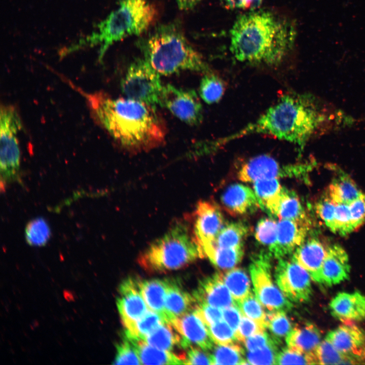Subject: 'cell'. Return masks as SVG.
Segmentation results:
<instances>
[{"label":"cell","instance_id":"obj_1","mask_svg":"<svg viewBox=\"0 0 365 365\" xmlns=\"http://www.w3.org/2000/svg\"><path fill=\"white\" fill-rule=\"evenodd\" d=\"M332 118L334 117L313 95L287 93L254 121L211 143L215 149L246 135L265 134L294 144L301 153L315 134L332 122Z\"/></svg>","mask_w":365,"mask_h":365},{"label":"cell","instance_id":"obj_2","mask_svg":"<svg viewBox=\"0 0 365 365\" xmlns=\"http://www.w3.org/2000/svg\"><path fill=\"white\" fill-rule=\"evenodd\" d=\"M83 93L98 123L126 151L147 152L164 142L166 129L156 106L102 92Z\"/></svg>","mask_w":365,"mask_h":365},{"label":"cell","instance_id":"obj_3","mask_svg":"<svg viewBox=\"0 0 365 365\" xmlns=\"http://www.w3.org/2000/svg\"><path fill=\"white\" fill-rule=\"evenodd\" d=\"M297 33L289 19L269 10L250 11L235 21L230 49L240 62L276 66L293 49Z\"/></svg>","mask_w":365,"mask_h":365},{"label":"cell","instance_id":"obj_4","mask_svg":"<svg viewBox=\"0 0 365 365\" xmlns=\"http://www.w3.org/2000/svg\"><path fill=\"white\" fill-rule=\"evenodd\" d=\"M136 45L143 58L160 75L168 76L184 70L203 74L211 71L177 22L158 25Z\"/></svg>","mask_w":365,"mask_h":365},{"label":"cell","instance_id":"obj_5","mask_svg":"<svg viewBox=\"0 0 365 365\" xmlns=\"http://www.w3.org/2000/svg\"><path fill=\"white\" fill-rule=\"evenodd\" d=\"M156 16L154 6L147 0H119L118 7L97 25L98 31L69 48L71 52L88 45H100L101 61L108 48L115 42L146 31Z\"/></svg>","mask_w":365,"mask_h":365},{"label":"cell","instance_id":"obj_6","mask_svg":"<svg viewBox=\"0 0 365 365\" xmlns=\"http://www.w3.org/2000/svg\"><path fill=\"white\" fill-rule=\"evenodd\" d=\"M202 258L188 223L178 222L154 241L139 256L138 262L146 271L162 273L184 268Z\"/></svg>","mask_w":365,"mask_h":365},{"label":"cell","instance_id":"obj_7","mask_svg":"<svg viewBox=\"0 0 365 365\" xmlns=\"http://www.w3.org/2000/svg\"><path fill=\"white\" fill-rule=\"evenodd\" d=\"M22 127L15 107L2 105L0 113L1 160L0 187L4 192L10 183L20 181V151L17 137Z\"/></svg>","mask_w":365,"mask_h":365},{"label":"cell","instance_id":"obj_8","mask_svg":"<svg viewBox=\"0 0 365 365\" xmlns=\"http://www.w3.org/2000/svg\"><path fill=\"white\" fill-rule=\"evenodd\" d=\"M270 252L262 251L251 257L249 270L255 295L269 311H288L293 308L289 301L274 283L271 276Z\"/></svg>","mask_w":365,"mask_h":365},{"label":"cell","instance_id":"obj_9","mask_svg":"<svg viewBox=\"0 0 365 365\" xmlns=\"http://www.w3.org/2000/svg\"><path fill=\"white\" fill-rule=\"evenodd\" d=\"M160 75L144 58H137L122 79V91L127 98L156 106L163 87Z\"/></svg>","mask_w":365,"mask_h":365},{"label":"cell","instance_id":"obj_10","mask_svg":"<svg viewBox=\"0 0 365 365\" xmlns=\"http://www.w3.org/2000/svg\"><path fill=\"white\" fill-rule=\"evenodd\" d=\"M310 167L307 163L282 164L269 155H261L245 161L238 176L242 181L251 182L264 178L297 177L304 174Z\"/></svg>","mask_w":365,"mask_h":365},{"label":"cell","instance_id":"obj_11","mask_svg":"<svg viewBox=\"0 0 365 365\" xmlns=\"http://www.w3.org/2000/svg\"><path fill=\"white\" fill-rule=\"evenodd\" d=\"M274 277L278 287L291 302L305 303L310 300L312 292L311 276L292 258L278 259Z\"/></svg>","mask_w":365,"mask_h":365},{"label":"cell","instance_id":"obj_12","mask_svg":"<svg viewBox=\"0 0 365 365\" xmlns=\"http://www.w3.org/2000/svg\"><path fill=\"white\" fill-rule=\"evenodd\" d=\"M159 104L188 125H198L202 122V105L193 89L167 84L163 87Z\"/></svg>","mask_w":365,"mask_h":365},{"label":"cell","instance_id":"obj_13","mask_svg":"<svg viewBox=\"0 0 365 365\" xmlns=\"http://www.w3.org/2000/svg\"><path fill=\"white\" fill-rule=\"evenodd\" d=\"M224 219L219 207L209 201H199L194 214L193 234L202 258L214 245Z\"/></svg>","mask_w":365,"mask_h":365},{"label":"cell","instance_id":"obj_14","mask_svg":"<svg viewBox=\"0 0 365 365\" xmlns=\"http://www.w3.org/2000/svg\"><path fill=\"white\" fill-rule=\"evenodd\" d=\"M140 281L137 278L129 277L122 282L119 288L117 308L123 324L128 331L148 310L140 292Z\"/></svg>","mask_w":365,"mask_h":365},{"label":"cell","instance_id":"obj_15","mask_svg":"<svg viewBox=\"0 0 365 365\" xmlns=\"http://www.w3.org/2000/svg\"><path fill=\"white\" fill-rule=\"evenodd\" d=\"M182 338L185 349L194 344L205 351L214 347L208 327L195 310L190 311L169 322Z\"/></svg>","mask_w":365,"mask_h":365},{"label":"cell","instance_id":"obj_16","mask_svg":"<svg viewBox=\"0 0 365 365\" xmlns=\"http://www.w3.org/2000/svg\"><path fill=\"white\" fill-rule=\"evenodd\" d=\"M311 225L290 220L278 222L276 242L269 251L272 257L284 258L295 251L306 239Z\"/></svg>","mask_w":365,"mask_h":365},{"label":"cell","instance_id":"obj_17","mask_svg":"<svg viewBox=\"0 0 365 365\" xmlns=\"http://www.w3.org/2000/svg\"><path fill=\"white\" fill-rule=\"evenodd\" d=\"M192 295L196 305L207 304L222 309L236 305L223 280L221 272L200 280Z\"/></svg>","mask_w":365,"mask_h":365},{"label":"cell","instance_id":"obj_18","mask_svg":"<svg viewBox=\"0 0 365 365\" xmlns=\"http://www.w3.org/2000/svg\"><path fill=\"white\" fill-rule=\"evenodd\" d=\"M350 266L345 249L337 244L326 249L320 273V284L332 286L349 279Z\"/></svg>","mask_w":365,"mask_h":365},{"label":"cell","instance_id":"obj_19","mask_svg":"<svg viewBox=\"0 0 365 365\" xmlns=\"http://www.w3.org/2000/svg\"><path fill=\"white\" fill-rule=\"evenodd\" d=\"M326 249L318 238L311 237L296 248L292 259L309 273L311 279L320 283L321 270Z\"/></svg>","mask_w":365,"mask_h":365},{"label":"cell","instance_id":"obj_20","mask_svg":"<svg viewBox=\"0 0 365 365\" xmlns=\"http://www.w3.org/2000/svg\"><path fill=\"white\" fill-rule=\"evenodd\" d=\"M221 201L225 209L231 215H245L261 208L254 191L240 184L228 187L222 196Z\"/></svg>","mask_w":365,"mask_h":365},{"label":"cell","instance_id":"obj_21","mask_svg":"<svg viewBox=\"0 0 365 365\" xmlns=\"http://www.w3.org/2000/svg\"><path fill=\"white\" fill-rule=\"evenodd\" d=\"M332 315L340 320L365 319V296L359 292H340L329 304Z\"/></svg>","mask_w":365,"mask_h":365},{"label":"cell","instance_id":"obj_22","mask_svg":"<svg viewBox=\"0 0 365 365\" xmlns=\"http://www.w3.org/2000/svg\"><path fill=\"white\" fill-rule=\"evenodd\" d=\"M167 292L165 301V315L167 322L194 310L196 303L193 296L186 291L178 280L165 279Z\"/></svg>","mask_w":365,"mask_h":365},{"label":"cell","instance_id":"obj_23","mask_svg":"<svg viewBox=\"0 0 365 365\" xmlns=\"http://www.w3.org/2000/svg\"><path fill=\"white\" fill-rule=\"evenodd\" d=\"M325 339L340 353L355 359L354 353L365 344V333L357 326L344 324L329 332Z\"/></svg>","mask_w":365,"mask_h":365},{"label":"cell","instance_id":"obj_24","mask_svg":"<svg viewBox=\"0 0 365 365\" xmlns=\"http://www.w3.org/2000/svg\"><path fill=\"white\" fill-rule=\"evenodd\" d=\"M321 339V333L317 327L307 322L292 328L285 340L288 347L305 354H314Z\"/></svg>","mask_w":365,"mask_h":365},{"label":"cell","instance_id":"obj_25","mask_svg":"<svg viewBox=\"0 0 365 365\" xmlns=\"http://www.w3.org/2000/svg\"><path fill=\"white\" fill-rule=\"evenodd\" d=\"M124 334L134 345L141 364H185V355H177L171 351L158 349L150 345L141 339L130 337L125 333Z\"/></svg>","mask_w":365,"mask_h":365},{"label":"cell","instance_id":"obj_26","mask_svg":"<svg viewBox=\"0 0 365 365\" xmlns=\"http://www.w3.org/2000/svg\"><path fill=\"white\" fill-rule=\"evenodd\" d=\"M253 183L254 192L261 208L276 216L282 187L278 178L259 179Z\"/></svg>","mask_w":365,"mask_h":365},{"label":"cell","instance_id":"obj_27","mask_svg":"<svg viewBox=\"0 0 365 365\" xmlns=\"http://www.w3.org/2000/svg\"><path fill=\"white\" fill-rule=\"evenodd\" d=\"M276 216L280 220H290L311 225L298 195L284 187L282 189Z\"/></svg>","mask_w":365,"mask_h":365},{"label":"cell","instance_id":"obj_28","mask_svg":"<svg viewBox=\"0 0 365 365\" xmlns=\"http://www.w3.org/2000/svg\"><path fill=\"white\" fill-rule=\"evenodd\" d=\"M139 286L141 295L149 309L159 314L166 321L165 301L167 285L165 279L140 280Z\"/></svg>","mask_w":365,"mask_h":365},{"label":"cell","instance_id":"obj_29","mask_svg":"<svg viewBox=\"0 0 365 365\" xmlns=\"http://www.w3.org/2000/svg\"><path fill=\"white\" fill-rule=\"evenodd\" d=\"M362 193L354 181L348 174L342 173L333 180L324 195L336 204H349Z\"/></svg>","mask_w":365,"mask_h":365},{"label":"cell","instance_id":"obj_30","mask_svg":"<svg viewBox=\"0 0 365 365\" xmlns=\"http://www.w3.org/2000/svg\"><path fill=\"white\" fill-rule=\"evenodd\" d=\"M142 340L161 350L171 351L175 346L182 348V338L169 322H164Z\"/></svg>","mask_w":365,"mask_h":365},{"label":"cell","instance_id":"obj_31","mask_svg":"<svg viewBox=\"0 0 365 365\" xmlns=\"http://www.w3.org/2000/svg\"><path fill=\"white\" fill-rule=\"evenodd\" d=\"M249 229L247 225L242 222L227 224L223 226L214 242L217 247L229 248L243 245Z\"/></svg>","mask_w":365,"mask_h":365},{"label":"cell","instance_id":"obj_32","mask_svg":"<svg viewBox=\"0 0 365 365\" xmlns=\"http://www.w3.org/2000/svg\"><path fill=\"white\" fill-rule=\"evenodd\" d=\"M222 279L229 289L235 303L245 298L250 292V282L245 271L233 268L225 273L221 272Z\"/></svg>","mask_w":365,"mask_h":365},{"label":"cell","instance_id":"obj_33","mask_svg":"<svg viewBox=\"0 0 365 365\" xmlns=\"http://www.w3.org/2000/svg\"><path fill=\"white\" fill-rule=\"evenodd\" d=\"M244 254L243 245L222 248L213 245L205 257L216 267L227 270L234 268L241 262Z\"/></svg>","mask_w":365,"mask_h":365},{"label":"cell","instance_id":"obj_34","mask_svg":"<svg viewBox=\"0 0 365 365\" xmlns=\"http://www.w3.org/2000/svg\"><path fill=\"white\" fill-rule=\"evenodd\" d=\"M225 90L223 80L212 71L204 74L199 88V94L206 103L211 104L218 102Z\"/></svg>","mask_w":365,"mask_h":365},{"label":"cell","instance_id":"obj_35","mask_svg":"<svg viewBox=\"0 0 365 365\" xmlns=\"http://www.w3.org/2000/svg\"><path fill=\"white\" fill-rule=\"evenodd\" d=\"M211 354L212 364H247L243 348L236 343L217 344Z\"/></svg>","mask_w":365,"mask_h":365},{"label":"cell","instance_id":"obj_36","mask_svg":"<svg viewBox=\"0 0 365 365\" xmlns=\"http://www.w3.org/2000/svg\"><path fill=\"white\" fill-rule=\"evenodd\" d=\"M314 355L316 364H351L355 361L351 357L340 353L326 339L321 341Z\"/></svg>","mask_w":365,"mask_h":365},{"label":"cell","instance_id":"obj_37","mask_svg":"<svg viewBox=\"0 0 365 365\" xmlns=\"http://www.w3.org/2000/svg\"><path fill=\"white\" fill-rule=\"evenodd\" d=\"M166 321L158 313L148 309L146 313L134 324L132 328L124 333L130 337L142 339Z\"/></svg>","mask_w":365,"mask_h":365},{"label":"cell","instance_id":"obj_38","mask_svg":"<svg viewBox=\"0 0 365 365\" xmlns=\"http://www.w3.org/2000/svg\"><path fill=\"white\" fill-rule=\"evenodd\" d=\"M27 243L33 246H42L48 241L51 230L47 222L42 217L30 221L25 230Z\"/></svg>","mask_w":365,"mask_h":365},{"label":"cell","instance_id":"obj_39","mask_svg":"<svg viewBox=\"0 0 365 365\" xmlns=\"http://www.w3.org/2000/svg\"><path fill=\"white\" fill-rule=\"evenodd\" d=\"M241 313L267 328V313L257 297L251 291L245 298L236 302Z\"/></svg>","mask_w":365,"mask_h":365},{"label":"cell","instance_id":"obj_40","mask_svg":"<svg viewBox=\"0 0 365 365\" xmlns=\"http://www.w3.org/2000/svg\"><path fill=\"white\" fill-rule=\"evenodd\" d=\"M285 312L274 311L267 313V327L272 336L280 342L292 329L291 323Z\"/></svg>","mask_w":365,"mask_h":365},{"label":"cell","instance_id":"obj_41","mask_svg":"<svg viewBox=\"0 0 365 365\" xmlns=\"http://www.w3.org/2000/svg\"><path fill=\"white\" fill-rule=\"evenodd\" d=\"M281 342L275 338L263 348L247 351L246 360L251 364H275Z\"/></svg>","mask_w":365,"mask_h":365},{"label":"cell","instance_id":"obj_42","mask_svg":"<svg viewBox=\"0 0 365 365\" xmlns=\"http://www.w3.org/2000/svg\"><path fill=\"white\" fill-rule=\"evenodd\" d=\"M278 222L271 218H263L257 223L255 238L261 244L267 246L269 251L275 244L277 234Z\"/></svg>","mask_w":365,"mask_h":365},{"label":"cell","instance_id":"obj_43","mask_svg":"<svg viewBox=\"0 0 365 365\" xmlns=\"http://www.w3.org/2000/svg\"><path fill=\"white\" fill-rule=\"evenodd\" d=\"M122 341L117 345L115 364H140V358L132 342L124 334Z\"/></svg>","mask_w":365,"mask_h":365},{"label":"cell","instance_id":"obj_44","mask_svg":"<svg viewBox=\"0 0 365 365\" xmlns=\"http://www.w3.org/2000/svg\"><path fill=\"white\" fill-rule=\"evenodd\" d=\"M207 327L211 339L216 344H228L238 341L235 332L223 320Z\"/></svg>","mask_w":365,"mask_h":365},{"label":"cell","instance_id":"obj_45","mask_svg":"<svg viewBox=\"0 0 365 365\" xmlns=\"http://www.w3.org/2000/svg\"><path fill=\"white\" fill-rule=\"evenodd\" d=\"M276 364H316L314 354H305L289 347L280 350L277 355Z\"/></svg>","mask_w":365,"mask_h":365},{"label":"cell","instance_id":"obj_46","mask_svg":"<svg viewBox=\"0 0 365 365\" xmlns=\"http://www.w3.org/2000/svg\"><path fill=\"white\" fill-rule=\"evenodd\" d=\"M353 231L349 205L345 203L336 204L334 233L346 236Z\"/></svg>","mask_w":365,"mask_h":365},{"label":"cell","instance_id":"obj_47","mask_svg":"<svg viewBox=\"0 0 365 365\" xmlns=\"http://www.w3.org/2000/svg\"><path fill=\"white\" fill-rule=\"evenodd\" d=\"M336 204L326 196H324L315 204L317 215L325 226L334 232V219Z\"/></svg>","mask_w":365,"mask_h":365},{"label":"cell","instance_id":"obj_48","mask_svg":"<svg viewBox=\"0 0 365 365\" xmlns=\"http://www.w3.org/2000/svg\"><path fill=\"white\" fill-rule=\"evenodd\" d=\"M266 328L250 318L242 314L241 321L236 335L238 341L244 343L245 339L257 333L265 331Z\"/></svg>","mask_w":365,"mask_h":365},{"label":"cell","instance_id":"obj_49","mask_svg":"<svg viewBox=\"0 0 365 365\" xmlns=\"http://www.w3.org/2000/svg\"><path fill=\"white\" fill-rule=\"evenodd\" d=\"M348 205L352 226L355 230L365 223V194L362 193Z\"/></svg>","mask_w":365,"mask_h":365},{"label":"cell","instance_id":"obj_50","mask_svg":"<svg viewBox=\"0 0 365 365\" xmlns=\"http://www.w3.org/2000/svg\"><path fill=\"white\" fill-rule=\"evenodd\" d=\"M194 310L207 327L223 318L222 309L207 304L196 305Z\"/></svg>","mask_w":365,"mask_h":365},{"label":"cell","instance_id":"obj_51","mask_svg":"<svg viewBox=\"0 0 365 365\" xmlns=\"http://www.w3.org/2000/svg\"><path fill=\"white\" fill-rule=\"evenodd\" d=\"M188 349L185 364H212L211 354L207 353L206 351L192 345Z\"/></svg>","mask_w":365,"mask_h":365},{"label":"cell","instance_id":"obj_52","mask_svg":"<svg viewBox=\"0 0 365 365\" xmlns=\"http://www.w3.org/2000/svg\"><path fill=\"white\" fill-rule=\"evenodd\" d=\"M274 339L265 331L247 338L243 343L247 351H253L263 348Z\"/></svg>","mask_w":365,"mask_h":365},{"label":"cell","instance_id":"obj_53","mask_svg":"<svg viewBox=\"0 0 365 365\" xmlns=\"http://www.w3.org/2000/svg\"><path fill=\"white\" fill-rule=\"evenodd\" d=\"M222 310L225 321L236 333L238 328L242 316L240 310L237 305L226 307Z\"/></svg>","mask_w":365,"mask_h":365},{"label":"cell","instance_id":"obj_54","mask_svg":"<svg viewBox=\"0 0 365 365\" xmlns=\"http://www.w3.org/2000/svg\"><path fill=\"white\" fill-rule=\"evenodd\" d=\"M201 0H175L179 9L188 11L194 8Z\"/></svg>","mask_w":365,"mask_h":365},{"label":"cell","instance_id":"obj_55","mask_svg":"<svg viewBox=\"0 0 365 365\" xmlns=\"http://www.w3.org/2000/svg\"><path fill=\"white\" fill-rule=\"evenodd\" d=\"M263 0H242L244 9L254 11L258 9L262 4Z\"/></svg>","mask_w":365,"mask_h":365},{"label":"cell","instance_id":"obj_56","mask_svg":"<svg viewBox=\"0 0 365 365\" xmlns=\"http://www.w3.org/2000/svg\"><path fill=\"white\" fill-rule=\"evenodd\" d=\"M227 8L230 9H244L242 0H222Z\"/></svg>","mask_w":365,"mask_h":365}]
</instances>
